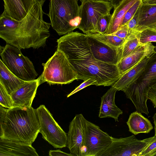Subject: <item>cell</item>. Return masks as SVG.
Here are the masks:
<instances>
[{"instance_id": "cell-1", "label": "cell", "mask_w": 156, "mask_h": 156, "mask_svg": "<svg viewBox=\"0 0 156 156\" xmlns=\"http://www.w3.org/2000/svg\"><path fill=\"white\" fill-rule=\"evenodd\" d=\"M57 49L65 54L77 74L78 80H96L97 86H112L120 78L117 65L104 62L93 56L87 35L71 32L57 39Z\"/></svg>"}, {"instance_id": "cell-2", "label": "cell", "mask_w": 156, "mask_h": 156, "mask_svg": "<svg viewBox=\"0 0 156 156\" xmlns=\"http://www.w3.org/2000/svg\"><path fill=\"white\" fill-rule=\"evenodd\" d=\"M45 0H37L26 16L17 21L2 14L0 37L19 49L44 47L50 36V23L45 22L43 6Z\"/></svg>"}, {"instance_id": "cell-3", "label": "cell", "mask_w": 156, "mask_h": 156, "mask_svg": "<svg viewBox=\"0 0 156 156\" xmlns=\"http://www.w3.org/2000/svg\"><path fill=\"white\" fill-rule=\"evenodd\" d=\"M0 106V138L32 145L40 131L36 109Z\"/></svg>"}, {"instance_id": "cell-4", "label": "cell", "mask_w": 156, "mask_h": 156, "mask_svg": "<svg viewBox=\"0 0 156 156\" xmlns=\"http://www.w3.org/2000/svg\"><path fill=\"white\" fill-rule=\"evenodd\" d=\"M79 0H50L49 17L51 25L60 36L78 28L80 22Z\"/></svg>"}, {"instance_id": "cell-5", "label": "cell", "mask_w": 156, "mask_h": 156, "mask_svg": "<svg viewBox=\"0 0 156 156\" xmlns=\"http://www.w3.org/2000/svg\"><path fill=\"white\" fill-rule=\"evenodd\" d=\"M156 84V52L148 61L138 78L123 92L134 105L136 111L148 115L147 105L149 92Z\"/></svg>"}, {"instance_id": "cell-6", "label": "cell", "mask_w": 156, "mask_h": 156, "mask_svg": "<svg viewBox=\"0 0 156 156\" xmlns=\"http://www.w3.org/2000/svg\"><path fill=\"white\" fill-rule=\"evenodd\" d=\"M42 65L43 71L40 76V84L45 82L50 85L66 84L78 80L77 74L65 54L58 49Z\"/></svg>"}, {"instance_id": "cell-7", "label": "cell", "mask_w": 156, "mask_h": 156, "mask_svg": "<svg viewBox=\"0 0 156 156\" xmlns=\"http://www.w3.org/2000/svg\"><path fill=\"white\" fill-rule=\"evenodd\" d=\"M20 50L8 44L0 46V59L12 73L21 79L25 81L36 79L38 74L33 63Z\"/></svg>"}, {"instance_id": "cell-8", "label": "cell", "mask_w": 156, "mask_h": 156, "mask_svg": "<svg viewBox=\"0 0 156 156\" xmlns=\"http://www.w3.org/2000/svg\"><path fill=\"white\" fill-rule=\"evenodd\" d=\"M113 6L110 1L84 0L80 5V22L78 28L86 34L94 33L99 17L110 13Z\"/></svg>"}, {"instance_id": "cell-9", "label": "cell", "mask_w": 156, "mask_h": 156, "mask_svg": "<svg viewBox=\"0 0 156 156\" xmlns=\"http://www.w3.org/2000/svg\"><path fill=\"white\" fill-rule=\"evenodd\" d=\"M42 138L55 148L67 146V135L44 105L36 109Z\"/></svg>"}, {"instance_id": "cell-10", "label": "cell", "mask_w": 156, "mask_h": 156, "mask_svg": "<svg viewBox=\"0 0 156 156\" xmlns=\"http://www.w3.org/2000/svg\"><path fill=\"white\" fill-rule=\"evenodd\" d=\"M112 137L86 119L83 156H98L112 142Z\"/></svg>"}, {"instance_id": "cell-11", "label": "cell", "mask_w": 156, "mask_h": 156, "mask_svg": "<svg viewBox=\"0 0 156 156\" xmlns=\"http://www.w3.org/2000/svg\"><path fill=\"white\" fill-rule=\"evenodd\" d=\"M151 138L140 140L134 135L118 138L112 137L111 144L98 156H140Z\"/></svg>"}, {"instance_id": "cell-12", "label": "cell", "mask_w": 156, "mask_h": 156, "mask_svg": "<svg viewBox=\"0 0 156 156\" xmlns=\"http://www.w3.org/2000/svg\"><path fill=\"white\" fill-rule=\"evenodd\" d=\"M86 120L82 114L76 115L69 125L67 146L74 156H83Z\"/></svg>"}, {"instance_id": "cell-13", "label": "cell", "mask_w": 156, "mask_h": 156, "mask_svg": "<svg viewBox=\"0 0 156 156\" xmlns=\"http://www.w3.org/2000/svg\"><path fill=\"white\" fill-rule=\"evenodd\" d=\"M87 37L92 53L96 59L109 64L117 65L121 59L122 47H114L88 35Z\"/></svg>"}, {"instance_id": "cell-14", "label": "cell", "mask_w": 156, "mask_h": 156, "mask_svg": "<svg viewBox=\"0 0 156 156\" xmlns=\"http://www.w3.org/2000/svg\"><path fill=\"white\" fill-rule=\"evenodd\" d=\"M156 52V46L151 43L141 45L131 53L123 58L117 66L121 75L133 67L147 56Z\"/></svg>"}, {"instance_id": "cell-15", "label": "cell", "mask_w": 156, "mask_h": 156, "mask_svg": "<svg viewBox=\"0 0 156 156\" xmlns=\"http://www.w3.org/2000/svg\"><path fill=\"white\" fill-rule=\"evenodd\" d=\"M40 76L30 81H26L11 96L14 101L15 107H31L38 87L40 84Z\"/></svg>"}, {"instance_id": "cell-16", "label": "cell", "mask_w": 156, "mask_h": 156, "mask_svg": "<svg viewBox=\"0 0 156 156\" xmlns=\"http://www.w3.org/2000/svg\"><path fill=\"white\" fill-rule=\"evenodd\" d=\"M3 14L17 21H20L27 15L37 0H3Z\"/></svg>"}, {"instance_id": "cell-17", "label": "cell", "mask_w": 156, "mask_h": 156, "mask_svg": "<svg viewBox=\"0 0 156 156\" xmlns=\"http://www.w3.org/2000/svg\"><path fill=\"white\" fill-rule=\"evenodd\" d=\"M117 90L112 86L101 98L99 118H112L115 121H119L118 118L122 114L123 112L115 103V96Z\"/></svg>"}, {"instance_id": "cell-18", "label": "cell", "mask_w": 156, "mask_h": 156, "mask_svg": "<svg viewBox=\"0 0 156 156\" xmlns=\"http://www.w3.org/2000/svg\"><path fill=\"white\" fill-rule=\"evenodd\" d=\"M38 156L32 145L0 138V156Z\"/></svg>"}, {"instance_id": "cell-19", "label": "cell", "mask_w": 156, "mask_h": 156, "mask_svg": "<svg viewBox=\"0 0 156 156\" xmlns=\"http://www.w3.org/2000/svg\"><path fill=\"white\" fill-rule=\"evenodd\" d=\"M152 55L145 57L138 63L122 74L112 86L115 88L117 90L123 91L141 75L148 61Z\"/></svg>"}, {"instance_id": "cell-20", "label": "cell", "mask_w": 156, "mask_h": 156, "mask_svg": "<svg viewBox=\"0 0 156 156\" xmlns=\"http://www.w3.org/2000/svg\"><path fill=\"white\" fill-rule=\"evenodd\" d=\"M136 14L140 33L156 24V4H147L143 3Z\"/></svg>"}, {"instance_id": "cell-21", "label": "cell", "mask_w": 156, "mask_h": 156, "mask_svg": "<svg viewBox=\"0 0 156 156\" xmlns=\"http://www.w3.org/2000/svg\"><path fill=\"white\" fill-rule=\"evenodd\" d=\"M126 123L129 131L135 135L149 133L153 128L150 121L136 111L130 115Z\"/></svg>"}, {"instance_id": "cell-22", "label": "cell", "mask_w": 156, "mask_h": 156, "mask_svg": "<svg viewBox=\"0 0 156 156\" xmlns=\"http://www.w3.org/2000/svg\"><path fill=\"white\" fill-rule=\"evenodd\" d=\"M138 0H123L114 9L108 28L104 34H111L115 32L120 26L127 11Z\"/></svg>"}, {"instance_id": "cell-23", "label": "cell", "mask_w": 156, "mask_h": 156, "mask_svg": "<svg viewBox=\"0 0 156 156\" xmlns=\"http://www.w3.org/2000/svg\"><path fill=\"white\" fill-rule=\"evenodd\" d=\"M26 81L12 73L0 59V83L9 94L11 95Z\"/></svg>"}, {"instance_id": "cell-24", "label": "cell", "mask_w": 156, "mask_h": 156, "mask_svg": "<svg viewBox=\"0 0 156 156\" xmlns=\"http://www.w3.org/2000/svg\"><path fill=\"white\" fill-rule=\"evenodd\" d=\"M86 34L110 46L117 48L121 47L126 40L112 34L99 33H89Z\"/></svg>"}, {"instance_id": "cell-25", "label": "cell", "mask_w": 156, "mask_h": 156, "mask_svg": "<svg viewBox=\"0 0 156 156\" xmlns=\"http://www.w3.org/2000/svg\"><path fill=\"white\" fill-rule=\"evenodd\" d=\"M139 35L130 33L122 46V58L127 56L131 53L140 44L139 41Z\"/></svg>"}, {"instance_id": "cell-26", "label": "cell", "mask_w": 156, "mask_h": 156, "mask_svg": "<svg viewBox=\"0 0 156 156\" xmlns=\"http://www.w3.org/2000/svg\"><path fill=\"white\" fill-rule=\"evenodd\" d=\"M139 38L140 45L156 42V31L150 28L145 29L140 33Z\"/></svg>"}, {"instance_id": "cell-27", "label": "cell", "mask_w": 156, "mask_h": 156, "mask_svg": "<svg viewBox=\"0 0 156 156\" xmlns=\"http://www.w3.org/2000/svg\"><path fill=\"white\" fill-rule=\"evenodd\" d=\"M112 17V14H105L101 16L98 21L94 33L105 34L107 31Z\"/></svg>"}, {"instance_id": "cell-28", "label": "cell", "mask_w": 156, "mask_h": 156, "mask_svg": "<svg viewBox=\"0 0 156 156\" xmlns=\"http://www.w3.org/2000/svg\"><path fill=\"white\" fill-rule=\"evenodd\" d=\"M0 105L7 108L15 107L14 101L11 96L5 89L0 83Z\"/></svg>"}, {"instance_id": "cell-29", "label": "cell", "mask_w": 156, "mask_h": 156, "mask_svg": "<svg viewBox=\"0 0 156 156\" xmlns=\"http://www.w3.org/2000/svg\"><path fill=\"white\" fill-rule=\"evenodd\" d=\"M143 3V0H138L128 10L124 16L120 26L126 23L132 18Z\"/></svg>"}, {"instance_id": "cell-30", "label": "cell", "mask_w": 156, "mask_h": 156, "mask_svg": "<svg viewBox=\"0 0 156 156\" xmlns=\"http://www.w3.org/2000/svg\"><path fill=\"white\" fill-rule=\"evenodd\" d=\"M156 150V134L152 137L149 142L141 153L140 156H151Z\"/></svg>"}, {"instance_id": "cell-31", "label": "cell", "mask_w": 156, "mask_h": 156, "mask_svg": "<svg viewBox=\"0 0 156 156\" xmlns=\"http://www.w3.org/2000/svg\"><path fill=\"white\" fill-rule=\"evenodd\" d=\"M97 84L98 83L96 80L93 78H90L86 80H84L83 83L77 87L74 90L69 94L67 95V97L68 98L70 97L73 94L89 86L90 85H95L97 86Z\"/></svg>"}, {"instance_id": "cell-32", "label": "cell", "mask_w": 156, "mask_h": 156, "mask_svg": "<svg viewBox=\"0 0 156 156\" xmlns=\"http://www.w3.org/2000/svg\"><path fill=\"white\" fill-rule=\"evenodd\" d=\"M129 34L127 23H126L121 26L115 32L111 34L115 35L123 39H126Z\"/></svg>"}, {"instance_id": "cell-33", "label": "cell", "mask_w": 156, "mask_h": 156, "mask_svg": "<svg viewBox=\"0 0 156 156\" xmlns=\"http://www.w3.org/2000/svg\"><path fill=\"white\" fill-rule=\"evenodd\" d=\"M148 98L152 103L154 107H156V84L153 86L150 90Z\"/></svg>"}, {"instance_id": "cell-34", "label": "cell", "mask_w": 156, "mask_h": 156, "mask_svg": "<svg viewBox=\"0 0 156 156\" xmlns=\"http://www.w3.org/2000/svg\"><path fill=\"white\" fill-rule=\"evenodd\" d=\"M49 155L50 156H74L73 154H68L63 151H61L60 150H50L49 151Z\"/></svg>"}, {"instance_id": "cell-35", "label": "cell", "mask_w": 156, "mask_h": 156, "mask_svg": "<svg viewBox=\"0 0 156 156\" xmlns=\"http://www.w3.org/2000/svg\"><path fill=\"white\" fill-rule=\"evenodd\" d=\"M123 0H111L110 2L114 9L116 8Z\"/></svg>"}, {"instance_id": "cell-36", "label": "cell", "mask_w": 156, "mask_h": 156, "mask_svg": "<svg viewBox=\"0 0 156 156\" xmlns=\"http://www.w3.org/2000/svg\"><path fill=\"white\" fill-rule=\"evenodd\" d=\"M143 2L147 4H156V0H143Z\"/></svg>"}, {"instance_id": "cell-37", "label": "cell", "mask_w": 156, "mask_h": 156, "mask_svg": "<svg viewBox=\"0 0 156 156\" xmlns=\"http://www.w3.org/2000/svg\"><path fill=\"white\" fill-rule=\"evenodd\" d=\"M153 119L154 124V134H156V112L153 117Z\"/></svg>"}, {"instance_id": "cell-38", "label": "cell", "mask_w": 156, "mask_h": 156, "mask_svg": "<svg viewBox=\"0 0 156 156\" xmlns=\"http://www.w3.org/2000/svg\"><path fill=\"white\" fill-rule=\"evenodd\" d=\"M150 29H153L154 30L156 31V24L154 25L153 26L149 28Z\"/></svg>"}, {"instance_id": "cell-39", "label": "cell", "mask_w": 156, "mask_h": 156, "mask_svg": "<svg viewBox=\"0 0 156 156\" xmlns=\"http://www.w3.org/2000/svg\"><path fill=\"white\" fill-rule=\"evenodd\" d=\"M151 156H156V150L152 154Z\"/></svg>"}, {"instance_id": "cell-40", "label": "cell", "mask_w": 156, "mask_h": 156, "mask_svg": "<svg viewBox=\"0 0 156 156\" xmlns=\"http://www.w3.org/2000/svg\"><path fill=\"white\" fill-rule=\"evenodd\" d=\"M105 1H110L111 0H103Z\"/></svg>"}, {"instance_id": "cell-41", "label": "cell", "mask_w": 156, "mask_h": 156, "mask_svg": "<svg viewBox=\"0 0 156 156\" xmlns=\"http://www.w3.org/2000/svg\"><path fill=\"white\" fill-rule=\"evenodd\" d=\"M79 0L81 2L82 1H83L84 0Z\"/></svg>"}]
</instances>
